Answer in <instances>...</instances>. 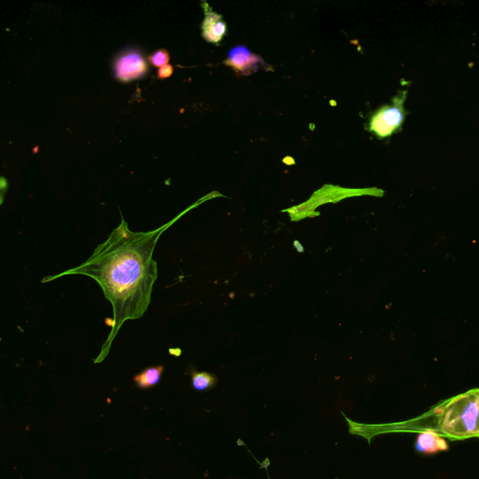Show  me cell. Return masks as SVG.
Returning <instances> with one entry per match:
<instances>
[{
    "label": "cell",
    "mask_w": 479,
    "mask_h": 479,
    "mask_svg": "<svg viewBox=\"0 0 479 479\" xmlns=\"http://www.w3.org/2000/svg\"><path fill=\"white\" fill-rule=\"evenodd\" d=\"M181 216L148 232H131L123 219L84 263L42 279V283H47L65 275H85L101 287L105 298L112 304L113 321L107 341L101 347L98 358L94 359L95 363H101L109 355L113 342L125 322L141 318L147 312L158 279L154 251L162 233Z\"/></svg>",
    "instance_id": "1"
},
{
    "label": "cell",
    "mask_w": 479,
    "mask_h": 479,
    "mask_svg": "<svg viewBox=\"0 0 479 479\" xmlns=\"http://www.w3.org/2000/svg\"><path fill=\"white\" fill-rule=\"evenodd\" d=\"M113 75L121 82L142 79L149 70L145 53L135 46H127L120 50L113 58Z\"/></svg>",
    "instance_id": "2"
},
{
    "label": "cell",
    "mask_w": 479,
    "mask_h": 479,
    "mask_svg": "<svg viewBox=\"0 0 479 479\" xmlns=\"http://www.w3.org/2000/svg\"><path fill=\"white\" fill-rule=\"evenodd\" d=\"M406 99V92L402 93L393 99L392 105L379 110L371 120V130L379 137H387L401 127L406 118L404 109Z\"/></svg>",
    "instance_id": "3"
},
{
    "label": "cell",
    "mask_w": 479,
    "mask_h": 479,
    "mask_svg": "<svg viewBox=\"0 0 479 479\" xmlns=\"http://www.w3.org/2000/svg\"><path fill=\"white\" fill-rule=\"evenodd\" d=\"M227 64L235 68L236 70L249 75L259 70H266L267 63L259 56L254 55L250 50L244 45H239L232 48L228 55Z\"/></svg>",
    "instance_id": "4"
},
{
    "label": "cell",
    "mask_w": 479,
    "mask_h": 479,
    "mask_svg": "<svg viewBox=\"0 0 479 479\" xmlns=\"http://www.w3.org/2000/svg\"><path fill=\"white\" fill-rule=\"evenodd\" d=\"M449 447L447 442L433 430H426L419 433L417 441H416V449L418 452L427 455L447 452Z\"/></svg>",
    "instance_id": "5"
},
{
    "label": "cell",
    "mask_w": 479,
    "mask_h": 479,
    "mask_svg": "<svg viewBox=\"0 0 479 479\" xmlns=\"http://www.w3.org/2000/svg\"><path fill=\"white\" fill-rule=\"evenodd\" d=\"M205 19L202 25V34L205 39L211 42H218L226 34V24L222 21L219 14L213 13L211 8L205 4Z\"/></svg>",
    "instance_id": "6"
},
{
    "label": "cell",
    "mask_w": 479,
    "mask_h": 479,
    "mask_svg": "<svg viewBox=\"0 0 479 479\" xmlns=\"http://www.w3.org/2000/svg\"><path fill=\"white\" fill-rule=\"evenodd\" d=\"M163 371V365L147 368L139 375L134 376V382L138 385L139 389H149L158 383Z\"/></svg>",
    "instance_id": "7"
},
{
    "label": "cell",
    "mask_w": 479,
    "mask_h": 479,
    "mask_svg": "<svg viewBox=\"0 0 479 479\" xmlns=\"http://www.w3.org/2000/svg\"><path fill=\"white\" fill-rule=\"evenodd\" d=\"M216 378L209 373L192 372V386L199 392L212 389L216 386Z\"/></svg>",
    "instance_id": "8"
},
{
    "label": "cell",
    "mask_w": 479,
    "mask_h": 479,
    "mask_svg": "<svg viewBox=\"0 0 479 479\" xmlns=\"http://www.w3.org/2000/svg\"><path fill=\"white\" fill-rule=\"evenodd\" d=\"M170 56L166 50H158L149 58L151 64L159 68L164 67L169 63Z\"/></svg>",
    "instance_id": "9"
},
{
    "label": "cell",
    "mask_w": 479,
    "mask_h": 479,
    "mask_svg": "<svg viewBox=\"0 0 479 479\" xmlns=\"http://www.w3.org/2000/svg\"><path fill=\"white\" fill-rule=\"evenodd\" d=\"M173 73V68L172 66L166 65L164 66V67L159 68L158 77L159 78H167V77L172 75Z\"/></svg>",
    "instance_id": "10"
}]
</instances>
